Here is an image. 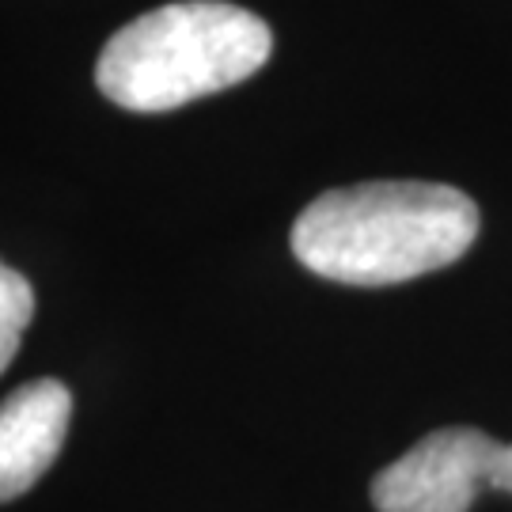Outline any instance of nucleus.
Returning <instances> with one entry per match:
<instances>
[{
	"label": "nucleus",
	"instance_id": "1",
	"mask_svg": "<svg viewBox=\"0 0 512 512\" xmlns=\"http://www.w3.org/2000/svg\"><path fill=\"white\" fill-rule=\"evenodd\" d=\"M478 239V205L444 183H357L296 217L293 255L338 285H399L452 266Z\"/></svg>",
	"mask_w": 512,
	"mask_h": 512
},
{
	"label": "nucleus",
	"instance_id": "5",
	"mask_svg": "<svg viewBox=\"0 0 512 512\" xmlns=\"http://www.w3.org/2000/svg\"><path fill=\"white\" fill-rule=\"evenodd\" d=\"M35 319V289L31 281L12 270L8 262H0V372L12 365L19 353L23 330Z\"/></svg>",
	"mask_w": 512,
	"mask_h": 512
},
{
	"label": "nucleus",
	"instance_id": "3",
	"mask_svg": "<svg viewBox=\"0 0 512 512\" xmlns=\"http://www.w3.org/2000/svg\"><path fill=\"white\" fill-rule=\"evenodd\" d=\"M482 486L512 494V444L452 425L384 467L372 482V505L380 512H467Z\"/></svg>",
	"mask_w": 512,
	"mask_h": 512
},
{
	"label": "nucleus",
	"instance_id": "4",
	"mask_svg": "<svg viewBox=\"0 0 512 512\" xmlns=\"http://www.w3.org/2000/svg\"><path fill=\"white\" fill-rule=\"evenodd\" d=\"M73 421V391L61 380H31L0 403V501L23 497L54 467Z\"/></svg>",
	"mask_w": 512,
	"mask_h": 512
},
{
	"label": "nucleus",
	"instance_id": "2",
	"mask_svg": "<svg viewBox=\"0 0 512 512\" xmlns=\"http://www.w3.org/2000/svg\"><path fill=\"white\" fill-rule=\"evenodd\" d=\"M274 50L266 19L228 0H179L126 23L95 65L114 107L164 114L255 76Z\"/></svg>",
	"mask_w": 512,
	"mask_h": 512
}]
</instances>
